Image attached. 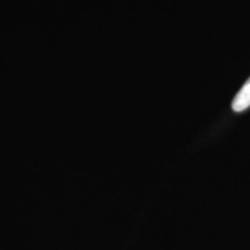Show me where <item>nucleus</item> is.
Segmentation results:
<instances>
[{
	"label": "nucleus",
	"instance_id": "1",
	"mask_svg": "<svg viewBox=\"0 0 250 250\" xmlns=\"http://www.w3.org/2000/svg\"><path fill=\"white\" fill-rule=\"evenodd\" d=\"M250 107V78L246 81L245 85L237 92L232 102L234 111L241 112Z\"/></svg>",
	"mask_w": 250,
	"mask_h": 250
}]
</instances>
